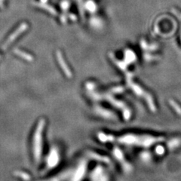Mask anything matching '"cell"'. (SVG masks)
Returning <instances> with one entry per match:
<instances>
[{
	"label": "cell",
	"mask_w": 181,
	"mask_h": 181,
	"mask_svg": "<svg viewBox=\"0 0 181 181\" xmlns=\"http://www.w3.org/2000/svg\"><path fill=\"white\" fill-rule=\"evenodd\" d=\"M35 5H37V7H39V8H42V9L45 10V11H48V12L51 13V14H53V15H57V14L56 10L54 9L52 7L49 6V5L48 6V5H45V4L39 3V2H36Z\"/></svg>",
	"instance_id": "6da1fadb"
}]
</instances>
